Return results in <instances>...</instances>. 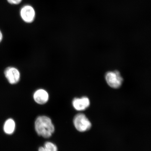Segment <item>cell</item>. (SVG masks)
<instances>
[{
  "label": "cell",
  "instance_id": "cell-4",
  "mask_svg": "<svg viewBox=\"0 0 151 151\" xmlns=\"http://www.w3.org/2000/svg\"><path fill=\"white\" fill-rule=\"evenodd\" d=\"M105 80L110 87L118 89L122 86L123 78L118 70L109 71L105 74Z\"/></svg>",
  "mask_w": 151,
  "mask_h": 151
},
{
  "label": "cell",
  "instance_id": "cell-8",
  "mask_svg": "<svg viewBox=\"0 0 151 151\" xmlns=\"http://www.w3.org/2000/svg\"><path fill=\"white\" fill-rule=\"evenodd\" d=\"M15 122L13 119H7L4 124V132L8 134H12L14 132L15 129Z\"/></svg>",
  "mask_w": 151,
  "mask_h": 151
},
{
  "label": "cell",
  "instance_id": "cell-10",
  "mask_svg": "<svg viewBox=\"0 0 151 151\" xmlns=\"http://www.w3.org/2000/svg\"><path fill=\"white\" fill-rule=\"evenodd\" d=\"M6 1L12 5L17 6L21 4L23 0H6Z\"/></svg>",
  "mask_w": 151,
  "mask_h": 151
},
{
  "label": "cell",
  "instance_id": "cell-7",
  "mask_svg": "<svg viewBox=\"0 0 151 151\" xmlns=\"http://www.w3.org/2000/svg\"><path fill=\"white\" fill-rule=\"evenodd\" d=\"M72 105L76 111H84L89 107L90 101L89 98L86 97L81 98H76L72 101Z\"/></svg>",
  "mask_w": 151,
  "mask_h": 151
},
{
  "label": "cell",
  "instance_id": "cell-3",
  "mask_svg": "<svg viewBox=\"0 0 151 151\" xmlns=\"http://www.w3.org/2000/svg\"><path fill=\"white\" fill-rule=\"evenodd\" d=\"M73 125L77 131L84 132L89 131L92 127L91 122L83 113H78L73 118Z\"/></svg>",
  "mask_w": 151,
  "mask_h": 151
},
{
  "label": "cell",
  "instance_id": "cell-2",
  "mask_svg": "<svg viewBox=\"0 0 151 151\" xmlns=\"http://www.w3.org/2000/svg\"><path fill=\"white\" fill-rule=\"evenodd\" d=\"M20 17L25 23L30 24L35 20L36 12L35 8L31 5L26 4L22 6L19 10Z\"/></svg>",
  "mask_w": 151,
  "mask_h": 151
},
{
  "label": "cell",
  "instance_id": "cell-1",
  "mask_svg": "<svg viewBox=\"0 0 151 151\" xmlns=\"http://www.w3.org/2000/svg\"><path fill=\"white\" fill-rule=\"evenodd\" d=\"M35 128L38 135L45 138L51 137L55 131L54 126L51 119L45 116L37 117L35 123Z\"/></svg>",
  "mask_w": 151,
  "mask_h": 151
},
{
  "label": "cell",
  "instance_id": "cell-5",
  "mask_svg": "<svg viewBox=\"0 0 151 151\" xmlns=\"http://www.w3.org/2000/svg\"><path fill=\"white\" fill-rule=\"evenodd\" d=\"M5 76L9 84H15L20 80L21 73L17 68L9 66L6 68L4 72Z\"/></svg>",
  "mask_w": 151,
  "mask_h": 151
},
{
  "label": "cell",
  "instance_id": "cell-6",
  "mask_svg": "<svg viewBox=\"0 0 151 151\" xmlns=\"http://www.w3.org/2000/svg\"><path fill=\"white\" fill-rule=\"evenodd\" d=\"M33 97L34 101L37 104L44 105L48 102L49 99V95L48 92L45 89H39L35 92Z\"/></svg>",
  "mask_w": 151,
  "mask_h": 151
},
{
  "label": "cell",
  "instance_id": "cell-11",
  "mask_svg": "<svg viewBox=\"0 0 151 151\" xmlns=\"http://www.w3.org/2000/svg\"><path fill=\"white\" fill-rule=\"evenodd\" d=\"M3 38H4V35L1 30L0 29V43L2 41Z\"/></svg>",
  "mask_w": 151,
  "mask_h": 151
},
{
  "label": "cell",
  "instance_id": "cell-9",
  "mask_svg": "<svg viewBox=\"0 0 151 151\" xmlns=\"http://www.w3.org/2000/svg\"><path fill=\"white\" fill-rule=\"evenodd\" d=\"M38 151H58V147L55 144L51 142H47L43 147H40Z\"/></svg>",
  "mask_w": 151,
  "mask_h": 151
}]
</instances>
